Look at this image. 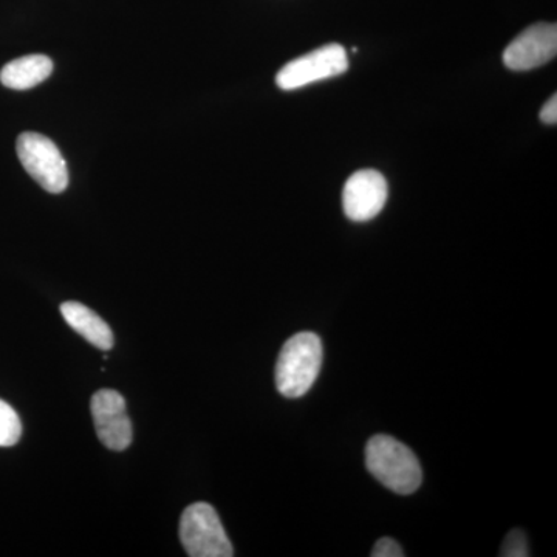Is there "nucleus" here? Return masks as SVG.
I'll return each instance as SVG.
<instances>
[{
	"mask_svg": "<svg viewBox=\"0 0 557 557\" xmlns=\"http://www.w3.org/2000/svg\"><path fill=\"white\" fill-rule=\"evenodd\" d=\"M366 467L384 486L403 496L416 493L423 482V471L416 454L388 435H375L369 440Z\"/></svg>",
	"mask_w": 557,
	"mask_h": 557,
	"instance_id": "obj_1",
	"label": "nucleus"
},
{
	"mask_svg": "<svg viewBox=\"0 0 557 557\" xmlns=\"http://www.w3.org/2000/svg\"><path fill=\"white\" fill-rule=\"evenodd\" d=\"M322 343L311 332L292 336L276 362V387L284 397L299 398L313 386L321 370Z\"/></svg>",
	"mask_w": 557,
	"mask_h": 557,
	"instance_id": "obj_2",
	"label": "nucleus"
},
{
	"mask_svg": "<svg viewBox=\"0 0 557 557\" xmlns=\"http://www.w3.org/2000/svg\"><path fill=\"white\" fill-rule=\"evenodd\" d=\"M180 539L190 557H231L233 545L218 511L205 502L189 505L180 519Z\"/></svg>",
	"mask_w": 557,
	"mask_h": 557,
	"instance_id": "obj_3",
	"label": "nucleus"
},
{
	"mask_svg": "<svg viewBox=\"0 0 557 557\" xmlns=\"http://www.w3.org/2000/svg\"><path fill=\"white\" fill-rule=\"evenodd\" d=\"M16 149L22 166L40 188L51 194H61L67 189V163L50 138L35 132H25L17 138Z\"/></svg>",
	"mask_w": 557,
	"mask_h": 557,
	"instance_id": "obj_4",
	"label": "nucleus"
},
{
	"mask_svg": "<svg viewBox=\"0 0 557 557\" xmlns=\"http://www.w3.org/2000/svg\"><path fill=\"white\" fill-rule=\"evenodd\" d=\"M348 70V58L346 49L339 44H329L321 49L310 51L298 60L288 62L277 73L276 84L282 90H296L300 87L310 86L343 75Z\"/></svg>",
	"mask_w": 557,
	"mask_h": 557,
	"instance_id": "obj_5",
	"label": "nucleus"
},
{
	"mask_svg": "<svg viewBox=\"0 0 557 557\" xmlns=\"http://www.w3.org/2000/svg\"><path fill=\"white\" fill-rule=\"evenodd\" d=\"M90 409L102 445L116 453L129 448L132 423L123 395L112 388H101L91 397Z\"/></svg>",
	"mask_w": 557,
	"mask_h": 557,
	"instance_id": "obj_6",
	"label": "nucleus"
},
{
	"mask_svg": "<svg viewBox=\"0 0 557 557\" xmlns=\"http://www.w3.org/2000/svg\"><path fill=\"white\" fill-rule=\"evenodd\" d=\"M557 53L556 24H534L520 33L504 53V62L515 72L542 67Z\"/></svg>",
	"mask_w": 557,
	"mask_h": 557,
	"instance_id": "obj_7",
	"label": "nucleus"
},
{
	"mask_svg": "<svg viewBox=\"0 0 557 557\" xmlns=\"http://www.w3.org/2000/svg\"><path fill=\"white\" fill-rule=\"evenodd\" d=\"M388 197L386 178L379 171L355 172L343 190V207L348 219L368 222L383 211Z\"/></svg>",
	"mask_w": 557,
	"mask_h": 557,
	"instance_id": "obj_8",
	"label": "nucleus"
},
{
	"mask_svg": "<svg viewBox=\"0 0 557 557\" xmlns=\"http://www.w3.org/2000/svg\"><path fill=\"white\" fill-rule=\"evenodd\" d=\"M61 313L70 327L79 333L91 346L108 351L113 347V333L108 322L98 317L94 310L81 302H64L61 306Z\"/></svg>",
	"mask_w": 557,
	"mask_h": 557,
	"instance_id": "obj_9",
	"label": "nucleus"
},
{
	"mask_svg": "<svg viewBox=\"0 0 557 557\" xmlns=\"http://www.w3.org/2000/svg\"><path fill=\"white\" fill-rule=\"evenodd\" d=\"M53 73V61L46 54H28L9 62L0 70V83L13 90L39 86Z\"/></svg>",
	"mask_w": 557,
	"mask_h": 557,
	"instance_id": "obj_10",
	"label": "nucleus"
},
{
	"mask_svg": "<svg viewBox=\"0 0 557 557\" xmlns=\"http://www.w3.org/2000/svg\"><path fill=\"white\" fill-rule=\"evenodd\" d=\"M22 435L21 418L9 403L0 399V448H10L20 442Z\"/></svg>",
	"mask_w": 557,
	"mask_h": 557,
	"instance_id": "obj_11",
	"label": "nucleus"
},
{
	"mask_svg": "<svg viewBox=\"0 0 557 557\" xmlns=\"http://www.w3.org/2000/svg\"><path fill=\"white\" fill-rule=\"evenodd\" d=\"M530 547H528L527 534L522 530H511L505 537L502 545L500 556L504 557H528L530 556Z\"/></svg>",
	"mask_w": 557,
	"mask_h": 557,
	"instance_id": "obj_12",
	"label": "nucleus"
},
{
	"mask_svg": "<svg viewBox=\"0 0 557 557\" xmlns=\"http://www.w3.org/2000/svg\"><path fill=\"white\" fill-rule=\"evenodd\" d=\"M372 557H405V552L399 547L397 541H394L392 537H383L373 545L372 553H370Z\"/></svg>",
	"mask_w": 557,
	"mask_h": 557,
	"instance_id": "obj_13",
	"label": "nucleus"
},
{
	"mask_svg": "<svg viewBox=\"0 0 557 557\" xmlns=\"http://www.w3.org/2000/svg\"><path fill=\"white\" fill-rule=\"evenodd\" d=\"M541 120L544 121L545 124H549V126H555L557 123V95H553L552 98L547 102H545L544 108L541 110Z\"/></svg>",
	"mask_w": 557,
	"mask_h": 557,
	"instance_id": "obj_14",
	"label": "nucleus"
}]
</instances>
